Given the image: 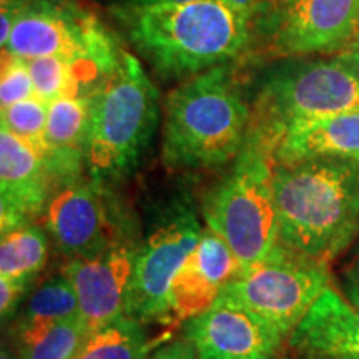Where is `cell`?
<instances>
[{"label":"cell","instance_id":"3957f363","mask_svg":"<svg viewBox=\"0 0 359 359\" xmlns=\"http://www.w3.org/2000/svg\"><path fill=\"white\" fill-rule=\"evenodd\" d=\"M251 125L230 64L182 82L165 100L161 158L173 170L222 168L240 155Z\"/></svg>","mask_w":359,"mask_h":359},{"label":"cell","instance_id":"cb8c5ba5","mask_svg":"<svg viewBox=\"0 0 359 359\" xmlns=\"http://www.w3.org/2000/svg\"><path fill=\"white\" fill-rule=\"evenodd\" d=\"M32 290V285H25L8 280V278H0V316H2V325L12 323L20 313V306L27 298V294Z\"/></svg>","mask_w":359,"mask_h":359},{"label":"cell","instance_id":"4316f807","mask_svg":"<svg viewBox=\"0 0 359 359\" xmlns=\"http://www.w3.org/2000/svg\"><path fill=\"white\" fill-rule=\"evenodd\" d=\"M154 359H198L196 358L195 349L187 339L173 341L155 353Z\"/></svg>","mask_w":359,"mask_h":359},{"label":"cell","instance_id":"2e32d148","mask_svg":"<svg viewBox=\"0 0 359 359\" xmlns=\"http://www.w3.org/2000/svg\"><path fill=\"white\" fill-rule=\"evenodd\" d=\"M298 354L336 353L359 356V309L334 288H326L290 336Z\"/></svg>","mask_w":359,"mask_h":359},{"label":"cell","instance_id":"4fadbf2b","mask_svg":"<svg viewBox=\"0 0 359 359\" xmlns=\"http://www.w3.org/2000/svg\"><path fill=\"white\" fill-rule=\"evenodd\" d=\"M138 246L125 233L103 253L93 258L67 259L62 275L79 296L82 320L88 333L127 316L128 290L132 283Z\"/></svg>","mask_w":359,"mask_h":359},{"label":"cell","instance_id":"ac0fdd59","mask_svg":"<svg viewBox=\"0 0 359 359\" xmlns=\"http://www.w3.org/2000/svg\"><path fill=\"white\" fill-rule=\"evenodd\" d=\"M82 318L11 330L12 351L19 359H75L88 338Z\"/></svg>","mask_w":359,"mask_h":359},{"label":"cell","instance_id":"277c9868","mask_svg":"<svg viewBox=\"0 0 359 359\" xmlns=\"http://www.w3.org/2000/svg\"><path fill=\"white\" fill-rule=\"evenodd\" d=\"M160 93L140 62L122 52L114 74L97 90L85 145V172L102 185L132 175L160 123Z\"/></svg>","mask_w":359,"mask_h":359},{"label":"cell","instance_id":"484cf974","mask_svg":"<svg viewBox=\"0 0 359 359\" xmlns=\"http://www.w3.org/2000/svg\"><path fill=\"white\" fill-rule=\"evenodd\" d=\"M25 0H2V13H0V45L6 48L8 39L19 20Z\"/></svg>","mask_w":359,"mask_h":359},{"label":"cell","instance_id":"7a4b0ae2","mask_svg":"<svg viewBox=\"0 0 359 359\" xmlns=\"http://www.w3.org/2000/svg\"><path fill=\"white\" fill-rule=\"evenodd\" d=\"M128 42L163 80H190L226 65L250 42L251 20L222 0L111 7Z\"/></svg>","mask_w":359,"mask_h":359},{"label":"cell","instance_id":"8fae6325","mask_svg":"<svg viewBox=\"0 0 359 359\" xmlns=\"http://www.w3.org/2000/svg\"><path fill=\"white\" fill-rule=\"evenodd\" d=\"M255 22L278 57L341 53L359 24V0H278Z\"/></svg>","mask_w":359,"mask_h":359},{"label":"cell","instance_id":"44dd1931","mask_svg":"<svg viewBox=\"0 0 359 359\" xmlns=\"http://www.w3.org/2000/svg\"><path fill=\"white\" fill-rule=\"evenodd\" d=\"M150 353L143 323L123 316L90 333L75 359H147Z\"/></svg>","mask_w":359,"mask_h":359},{"label":"cell","instance_id":"ffe728a7","mask_svg":"<svg viewBox=\"0 0 359 359\" xmlns=\"http://www.w3.org/2000/svg\"><path fill=\"white\" fill-rule=\"evenodd\" d=\"M82 318L79 296L65 275H57L43 281L29 296L24 309L13 320V327H27L48 323Z\"/></svg>","mask_w":359,"mask_h":359},{"label":"cell","instance_id":"5b68a950","mask_svg":"<svg viewBox=\"0 0 359 359\" xmlns=\"http://www.w3.org/2000/svg\"><path fill=\"white\" fill-rule=\"evenodd\" d=\"M273 170L275 143L248 132L231 172L201 205L206 226L226 241L241 268L263 262L280 245Z\"/></svg>","mask_w":359,"mask_h":359},{"label":"cell","instance_id":"f1b7e54d","mask_svg":"<svg viewBox=\"0 0 359 359\" xmlns=\"http://www.w3.org/2000/svg\"><path fill=\"white\" fill-rule=\"evenodd\" d=\"M338 57L344 62V65H346L348 69L353 72L354 77H356L359 82V53L343 52V53H338Z\"/></svg>","mask_w":359,"mask_h":359},{"label":"cell","instance_id":"ba28073f","mask_svg":"<svg viewBox=\"0 0 359 359\" xmlns=\"http://www.w3.org/2000/svg\"><path fill=\"white\" fill-rule=\"evenodd\" d=\"M4 52L32 60L67 57L115 70L122 50L93 13L75 0H25Z\"/></svg>","mask_w":359,"mask_h":359},{"label":"cell","instance_id":"5bb4252c","mask_svg":"<svg viewBox=\"0 0 359 359\" xmlns=\"http://www.w3.org/2000/svg\"><path fill=\"white\" fill-rule=\"evenodd\" d=\"M52 190L47 161L32 145L0 132V224L2 233L42 217Z\"/></svg>","mask_w":359,"mask_h":359},{"label":"cell","instance_id":"f546056e","mask_svg":"<svg viewBox=\"0 0 359 359\" xmlns=\"http://www.w3.org/2000/svg\"><path fill=\"white\" fill-rule=\"evenodd\" d=\"M302 359H359L354 354H336V353H308L299 354Z\"/></svg>","mask_w":359,"mask_h":359},{"label":"cell","instance_id":"83f0119b","mask_svg":"<svg viewBox=\"0 0 359 359\" xmlns=\"http://www.w3.org/2000/svg\"><path fill=\"white\" fill-rule=\"evenodd\" d=\"M111 7L120 8H145L156 6H170V4H187L195 0H110Z\"/></svg>","mask_w":359,"mask_h":359},{"label":"cell","instance_id":"4dcf8cb0","mask_svg":"<svg viewBox=\"0 0 359 359\" xmlns=\"http://www.w3.org/2000/svg\"><path fill=\"white\" fill-rule=\"evenodd\" d=\"M343 52H351V53H359V24L356 27V30H354V35L351 39V42L348 43V47L344 48ZM341 52V53H343Z\"/></svg>","mask_w":359,"mask_h":359},{"label":"cell","instance_id":"7402d4cb","mask_svg":"<svg viewBox=\"0 0 359 359\" xmlns=\"http://www.w3.org/2000/svg\"><path fill=\"white\" fill-rule=\"evenodd\" d=\"M48 103L37 95L2 109V128L32 145L40 155H47L45 127H47Z\"/></svg>","mask_w":359,"mask_h":359},{"label":"cell","instance_id":"d6a6232c","mask_svg":"<svg viewBox=\"0 0 359 359\" xmlns=\"http://www.w3.org/2000/svg\"><path fill=\"white\" fill-rule=\"evenodd\" d=\"M151 359H154V358H151Z\"/></svg>","mask_w":359,"mask_h":359},{"label":"cell","instance_id":"6da1fadb","mask_svg":"<svg viewBox=\"0 0 359 359\" xmlns=\"http://www.w3.org/2000/svg\"><path fill=\"white\" fill-rule=\"evenodd\" d=\"M280 245L327 266L359 235V163L313 156L273 170Z\"/></svg>","mask_w":359,"mask_h":359},{"label":"cell","instance_id":"1f68e13d","mask_svg":"<svg viewBox=\"0 0 359 359\" xmlns=\"http://www.w3.org/2000/svg\"><path fill=\"white\" fill-rule=\"evenodd\" d=\"M0 359H19L15 356V353L12 351V348H7L6 344L2 346V354H0Z\"/></svg>","mask_w":359,"mask_h":359},{"label":"cell","instance_id":"d6986e66","mask_svg":"<svg viewBox=\"0 0 359 359\" xmlns=\"http://www.w3.org/2000/svg\"><path fill=\"white\" fill-rule=\"evenodd\" d=\"M48 258V235L30 223L2 233L0 241V278L34 285Z\"/></svg>","mask_w":359,"mask_h":359},{"label":"cell","instance_id":"e0dca14e","mask_svg":"<svg viewBox=\"0 0 359 359\" xmlns=\"http://www.w3.org/2000/svg\"><path fill=\"white\" fill-rule=\"evenodd\" d=\"M313 156H334L359 163V111L294 125L275 148V165Z\"/></svg>","mask_w":359,"mask_h":359},{"label":"cell","instance_id":"9c48e42d","mask_svg":"<svg viewBox=\"0 0 359 359\" xmlns=\"http://www.w3.org/2000/svg\"><path fill=\"white\" fill-rule=\"evenodd\" d=\"M201 231L198 215L187 201H175L154 219L138 246L127 316L140 323L172 316V283L198 245Z\"/></svg>","mask_w":359,"mask_h":359},{"label":"cell","instance_id":"8992f818","mask_svg":"<svg viewBox=\"0 0 359 359\" xmlns=\"http://www.w3.org/2000/svg\"><path fill=\"white\" fill-rule=\"evenodd\" d=\"M348 111H359V82L338 55L290 57L259 79L250 130L278 145L294 125Z\"/></svg>","mask_w":359,"mask_h":359},{"label":"cell","instance_id":"52a82bcc","mask_svg":"<svg viewBox=\"0 0 359 359\" xmlns=\"http://www.w3.org/2000/svg\"><path fill=\"white\" fill-rule=\"evenodd\" d=\"M326 288L327 266L278 245L266 259L241 268L222 294L259 314L286 338Z\"/></svg>","mask_w":359,"mask_h":359},{"label":"cell","instance_id":"d4e9b609","mask_svg":"<svg viewBox=\"0 0 359 359\" xmlns=\"http://www.w3.org/2000/svg\"><path fill=\"white\" fill-rule=\"evenodd\" d=\"M341 291L344 299L359 309V243L341 271Z\"/></svg>","mask_w":359,"mask_h":359},{"label":"cell","instance_id":"603a6c76","mask_svg":"<svg viewBox=\"0 0 359 359\" xmlns=\"http://www.w3.org/2000/svg\"><path fill=\"white\" fill-rule=\"evenodd\" d=\"M35 97V88L27 60L4 52L2 80H0V105L2 109Z\"/></svg>","mask_w":359,"mask_h":359},{"label":"cell","instance_id":"7c38bea8","mask_svg":"<svg viewBox=\"0 0 359 359\" xmlns=\"http://www.w3.org/2000/svg\"><path fill=\"white\" fill-rule=\"evenodd\" d=\"M183 336L198 359H276L285 341L264 318L223 294L185 321Z\"/></svg>","mask_w":359,"mask_h":359},{"label":"cell","instance_id":"30bf717a","mask_svg":"<svg viewBox=\"0 0 359 359\" xmlns=\"http://www.w3.org/2000/svg\"><path fill=\"white\" fill-rule=\"evenodd\" d=\"M40 218L48 240L67 259L97 257L125 235L114 228L105 185L83 173L52 182Z\"/></svg>","mask_w":359,"mask_h":359},{"label":"cell","instance_id":"9a60e30c","mask_svg":"<svg viewBox=\"0 0 359 359\" xmlns=\"http://www.w3.org/2000/svg\"><path fill=\"white\" fill-rule=\"evenodd\" d=\"M240 269L241 264L226 241L205 226L198 245L172 283V316L188 321L206 311Z\"/></svg>","mask_w":359,"mask_h":359}]
</instances>
